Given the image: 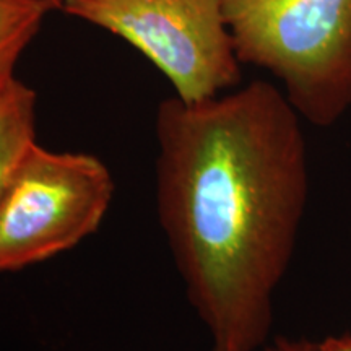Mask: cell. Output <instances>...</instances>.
Masks as SVG:
<instances>
[{
    "mask_svg": "<svg viewBox=\"0 0 351 351\" xmlns=\"http://www.w3.org/2000/svg\"><path fill=\"white\" fill-rule=\"evenodd\" d=\"M301 121L265 80L158 108V218L210 351L269 339L309 195Z\"/></svg>",
    "mask_w": 351,
    "mask_h": 351,
    "instance_id": "cell-1",
    "label": "cell"
},
{
    "mask_svg": "<svg viewBox=\"0 0 351 351\" xmlns=\"http://www.w3.org/2000/svg\"><path fill=\"white\" fill-rule=\"evenodd\" d=\"M241 64L278 78L301 119L330 127L351 109V0H223Z\"/></svg>",
    "mask_w": 351,
    "mask_h": 351,
    "instance_id": "cell-2",
    "label": "cell"
},
{
    "mask_svg": "<svg viewBox=\"0 0 351 351\" xmlns=\"http://www.w3.org/2000/svg\"><path fill=\"white\" fill-rule=\"evenodd\" d=\"M60 8L132 44L186 103L241 82L223 0H60Z\"/></svg>",
    "mask_w": 351,
    "mask_h": 351,
    "instance_id": "cell-3",
    "label": "cell"
},
{
    "mask_svg": "<svg viewBox=\"0 0 351 351\" xmlns=\"http://www.w3.org/2000/svg\"><path fill=\"white\" fill-rule=\"evenodd\" d=\"M112 195V174L99 158L51 152L34 142L0 205V271L75 247L98 230Z\"/></svg>",
    "mask_w": 351,
    "mask_h": 351,
    "instance_id": "cell-4",
    "label": "cell"
},
{
    "mask_svg": "<svg viewBox=\"0 0 351 351\" xmlns=\"http://www.w3.org/2000/svg\"><path fill=\"white\" fill-rule=\"evenodd\" d=\"M36 91L12 77L0 85V205L21 160L36 142Z\"/></svg>",
    "mask_w": 351,
    "mask_h": 351,
    "instance_id": "cell-5",
    "label": "cell"
},
{
    "mask_svg": "<svg viewBox=\"0 0 351 351\" xmlns=\"http://www.w3.org/2000/svg\"><path fill=\"white\" fill-rule=\"evenodd\" d=\"M60 8V0H0V85L36 36L44 19Z\"/></svg>",
    "mask_w": 351,
    "mask_h": 351,
    "instance_id": "cell-6",
    "label": "cell"
},
{
    "mask_svg": "<svg viewBox=\"0 0 351 351\" xmlns=\"http://www.w3.org/2000/svg\"><path fill=\"white\" fill-rule=\"evenodd\" d=\"M267 351H315V341L293 340L280 337Z\"/></svg>",
    "mask_w": 351,
    "mask_h": 351,
    "instance_id": "cell-7",
    "label": "cell"
},
{
    "mask_svg": "<svg viewBox=\"0 0 351 351\" xmlns=\"http://www.w3.org/2000/svg\"><path fill=\"white\" fill-rule=\"evenodd\" d=\"M315 351H351V335L328 337L322 341H315Z\"/></svg>",
    "mask_w": 351,
    "mask_h": 351,
    "instance_id": "cell-8",
    "label": "cell"
},
{
    "mask_svg": "<svg viewBox=\"0 0 351 351\" xmlns=\"http://www.w3.org/2000/svg\"><path fill=\"white\" fill-rule=\"evenodd\" d=\"M2 85H3V83H2Z\"/></svg>",
    "mask_w": 351,
    "mask_h": 351,
    "instance_id": "cell-9",
    "label": "cell"
}]
</instances>
